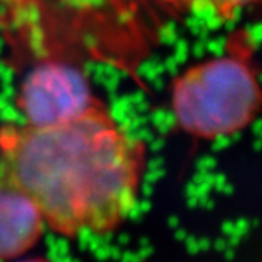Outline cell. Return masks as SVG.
<instances>
[{"label":"cell","mask_w":262,"mask_h":262,"mask_svg":"<svg viewBox=\"0 0 262 262\" xmlns=\"http://www.w3.org/2000/svg\"><path fill=\"white\" fill-rule=\"evenodd\" d=\"M250 29L231 32L221 54L186 67L171 82L169 104L177 128L194 139L216 141L247 129L260 109Z\"/></svg>","instance_id":"obj_2"},{"label":"cell","mask_w":262,"mask_h":262,"mask_svg":"<svg viewBox=\"0 0 262 262\" xmlns=\"http://www.w3.org/2000/svg\"><path fill=\"white\" fill-rule=\"evenodd\" d=\"M17 262H52L46 257H30V259H23V260H17Z\"/></svg>","instance_id":"obj_6"},{"label":"cell","mask_w":262,"mask_h":262,"mask_svg":"<svg viewBox=\"0 0 262 262\" xmlns=\"http://www.w3.org/2000/svg\"><path fill=\"white\" fill-rule=\"evenodd\" d=\"M144 167V142L101 100L63 123L0 126V188L29 196L68 238L117 231L136 209Z\"/></svg>","instance_id":"obj_1"},{"label":"cell","mask_w":262,"mask_h":262,"mask_svg":"<svg viewBox=\"0 0 262 262\" xmlns=\"http://www.w3.org/2000/svg\"><path fill=\"white\" fill-rule=\"evenodd\" d=\"M98 101L87 74L63 60H45L35 65L16 95L23 123L32 126H51L76 119Z\"/></svg>","instance_id":"obj_3"},{"label":"cell","mask_w":262,"mask_h":262,"mask_svg":"<svg viewBox=\"0 0 262 262\" xmlns=\"http://www.w3.org/2000/svg\"><path fill=\"white\" fill-rule=\"evenodd\" d=\"M45 220L35 202L13 188H0V260L30 251L43 235Z\"/></svg>","instance_id":"obj_4"},{"label":"cell","mask_w":262,"mask_h":262,"mask_svg":"<svg viewBox=\"0 0 262 262\" xmlns=\"http://www.w3.org/2000/svg\"><path fill=\"white\" fill-rule=\"evenodd\" d=\"M257 2L259 0H171L174 8L180 11L207 13L221 23L234 21L240 11Z\"/></svg>","instance_id":"obj_5"}]
</instances>
